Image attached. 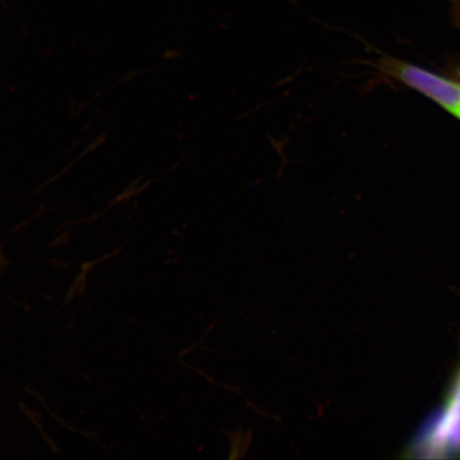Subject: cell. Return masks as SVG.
<instances>
[{
	"label": "cell",
	"instance_id": "6da1fadb",
	"mask_svg": "<svg viewBox=\"0 0 460 460\" xmlns=\"http://www.w3.org/2000/svg\"><path fill=\"white\" fill-rule=\"evenodd\" d=\"M382 70L429 97L460 119V84L410 63L394 59L384 60Z\"/></svg>",
	"mask_w": 460,
	"mask_h": 460
},
{
	"label": "cell",
	"instance_id": "7a4b0ae2",
	"mask_svg": "<svg viewBox=\"0 0 460 460\" xmlns=\"http://www.w3.org/2000/svg\"><path fill=\"white\" fill-rule=\"evenodd\" d=\"M413 452L460 456V371L438 416L420 436Z\"/></svg>",
	"mask_w": 460,
	"mask_h": 460
},
{
	"label": "cell",
	"instance_id": "3957f363",
	"mask_svg": "<svg viewBox=\"0 0 460 460\" xmlns=\"http://www.w3.org/2000/svg\"><path fill=\"white\" fill-rule=\"evenodd\" d=\"M453 24L460 29V0H450Z\"/></svg>",
	"mask_w": 460,
	"mask_h": 460
}]
</instances>
